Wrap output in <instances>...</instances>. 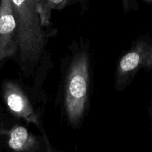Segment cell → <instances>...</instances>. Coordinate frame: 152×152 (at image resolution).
Listing matches in <instances>:
<instances>
[{"instance_id":"6da1fadb","label":"cell","mask_w":152,"mask_h":152,"mask_svg":"<svg viewBox=\"0 0 152 152\" xmlns=\"http://www.w3.org/2000/svg\"><path fill=\"white\" fill-rule=\"evenodd\" d=\"M92 61L89 41L73 40L69 53L62 62V77L58 100L69 126L77 129L90 105Z\"/></svg>"},{"instance_id":"7a4b0ae2","label":"cell","mask_w":152,"mask_h":152,"mask_svg":"<svg viewBox=\"0 0 152 152\" xmlns=\"http://www.w3.org/2000/svg\"><path fill=\"white\" fill-rule=\"evenodd\" d=\"M17 25L18 50L15 62L25 78L34 77L40 67L52 63L49 39L58 31L42 25L36 0H11Z\"/></svg>"},{"instance_id":"3957f363","label":"cell","mask_w":152,"mask_h":152,"mask_svg":"<svg viewBox=\"0 0 152 152\" xmlns=\"http://www.w3.org/2000/svg\"><path fill=\"white\" fill-rule=\"evenodd\" d=\"M33 88L25 86L20 80L7 79L1 83V95L7 111L13 117L22 120L28 123H32L48 139L43 126V114L44 105H39L42 102V85L35 83ZM49 140V139H48Z\"/></svg>"},{"instance_id":"277c9868","label":"cell","mask_w":152,"mask_h":152,"mask_svg":"<svg viewBox=\"0 0 152 152\" xmlns=\"http://www.w3.org/2000/svg\"><path fill=\"white\" fill-rule=\"evenodd\" d=\"M140 70L152 71V37L140 36L131 44L116 64L114 87L122 91L129 86Z\"/></svg>"},{"instance_id":"5b68a950","label":"cell","mask_w":152,"mask_h":152,"mask_svg":"<svg viewBox=\"0 0 152 152\" xmlns=\"http://www.w3.org/2000/svg\"><path fill=\"white\" fill-rule=\"evenodd\" d=\"M0 136L10 150L14 151H53V147L48 139L37 136L25 126L13 125L7 129L2 120L0 121Z\"/></svg>"},{"instance_id":"8992f818","label":"cell","mask_w":152,"mask_h":152,"mask_svg":"<svg viewBox=\"0 0 152 152\" xmlns=\"http://www.w3.org/2000/svg\"><path fill=\"white\" fill-rule=\"evenodd\" d=\"M18 50L17 25L11 0H0V69L15 60Z\"/></svg>"},{"instance_id":"52a82bcc","label":"cell","mask_w":152,"mask_h":152,"mask_svg":"<svg viewBox=\"0 0 152 152\" xmlns=\"http://www.w3.org/2000/svg\"><path fill=\"white\" fill-rule=\"evenodd\" d=\"M78 0H36V6L44 28L52 27V15L54 10H61Z\"/></svg>"},{"instance_id":"ba28073f","label":"cell","mask_w":152,"mask_h":152,"mask_svg":"<svg viewBox=\"0 0 152 152\" xmlns=\"http://www.w3.org/2000/svg\"><path fill=\"white\" fill-rule=\"evenodd\" d=\"M122 8L125 13L135 11L139 8L137 0H122Z\"/></svg>"},{"instance_id":"9c48e42d","label":"cell","mask_w":152,"mask_h":152,"mask_svg":"<svg viewBox=\"0 0 152 152\" xmlns=\"http://www.w3.org/2000/svg\"><path fill=\"white\" fill-rule=\"evenodd\" d=\"M149 116H150L151 121V126H152V98L150 102V107H149Z\"/></svg>"},{"instance_id":"30bf717a","label":"cell","mask_w":152,"mask_h":152,"mask_svg":"<svg viewBox=\"0 0 152 152\" xmlns=\"http://www.w3.org/2000/svg\"><path fill=\"white\" fill-rule=\"evenodd\" d=\"M2 117H3V109L1 104H0V120H2Z\"/></svg>"},{"instance_id":"8fae6325","label":"cell","mask_w":152,"mask_h":152,"mask_svg":"<svg viewBox=\"0 0 152 152\" xmlns=\"http://www.w3.org/2000/svg\"><path fill=\"white\" fill-rule=\"evenodd\" d=\"M3 140H2V138H1V137L0 136V150H1V148H2V145H3Z\"/></svg>"},{"instance_id":"7c38bea8","label":"cell","mask_w":152,"mask_h":152,"mask_svg":"<svg viewBox=\"0 0 152 152\" xmlns=\"http://www.w3.org/2000/svg\"><path fill=\"white\" fill-rule=\"evenodd\" d=\"M144 1H145L146 3H148V4H152V0H143Z\"/></svg>"}]
</instances>
